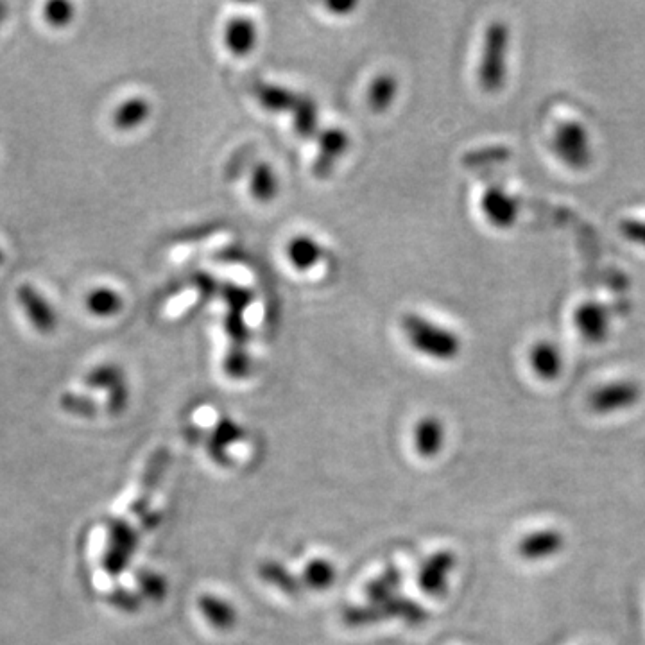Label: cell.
Returning a JSON list of instances; mask_svg holds the SVG:
<instances>
[{
  "label": "cell",
  "mask_w": 645,
  "mask_h": 645,
  "mask_svg": "<svg viewBox=\"0 0 645 645\" xmlns=\"http://www.w3.org/2000/svg\"><path fill=\"white\" fill-rule=\"evenodd\" d=\"M511 29L504 20H493L482 35L477 81L482 92L495 95L508 85Z\"/></svg>",
  "instance_id": "6da1fadb"
},
{
  "label": "cell",
  "mask_w": 645,
  "mask_h": 645,
  "mask_svg": "<svg viewBox=\"0 0 645 645\" xmlns=\"http://www.w3.org/2000/svg\"><path fill=\"white\" fill-rule=\"evenodd\" d=\"M405 336L416 352L436 361H454L463 350L461 337L456 332L432 323L418 314H407L402 319Z\"/></svg>",
  "instance_id": "7a4b0ae2"
},
{
  "label": "cell",
  "mask_w": 645,
  "mask_h": 645,
  "mask_svg": "<svg viewBox=\"0 0 645 645\" xmlns=\"http://www.w3.org/2000/svg\"><path fill=\"white\" fill-rule=\"evenodd\" d=\"M549 146L558 162L570 171H586L594 162L592 133L576 119L558 122L552 129Z\"/></svg>",
  "instance_id": "3957f363"
},
{
  "label": "cell",
  "mask_w": 645,
  "mask_h": 645,
  "mask_svg": "<svg viewBox=\"0 0 645 645\" xmlns=\"http://www.w3.org/2000/svg\"><path fill=\"white\" fill-rule=\"evenodd\" d=\"M642 396H644V389L637 380H611L595 387L588 396V407L592 413L599 416H610V414L624 413L637 407Z\"/></svg>",
  "instance_id": "277c9868"
},
{
  "label": "cell",
  "mask_w": 645,
  "mask_h": 645,
  "mask_svg": "<svg viewBox=\"0 0 645 645\" xmlns=\"http://www.w3.org/2000/svg\"><path fill=\"white\" fill-rule=\"evenodd\" d=\"M481 212L493 228L511 230L520 219L522 201L504 187L491 185L482 192Z\"/></svg>",
  "instance_id": "5b68a950"
},
{
  "label": "cell",
  "mask_w": 645,
  "mask_h": 645,
  "mask_svg": "<svg viewBox=\"0 0 645 645\" xmlns=\"http://www.w3.org/2000/svg\"><path fill=\"white\" fill-rule=\"evenodd\" d=\"M577 334L586 343H606L611 336V312L602 301L586 300L577 305L572 316Z\"/></svg>",
  "instance_id": "8992f818"
},
{
  "label": "cell",
  "mask_w": 645,
  "mask_h": 645,
  "mask_svg": "<svg viewBox=\"0 0 645 645\" xmlns=\"http://www.w3.org/2000/svg\"><path fill=\"white\" fill-rule=\"evenodd\" d=\"M567 547V536L559 529L547 527L527 533L516 543V554L529 563L556 558Z\"/></svg>",
  "instance_id": "52a82bcc"
},
{
  "label": "cell",
  "mask_w": 645,
  "mask_h": 645,
  "mask_svg": "<svg viewBox=\"0 0 645 645\" xmlns=\"http://www.w3.org/2000/svg\"><path fill=\"white\" fill-rule=\"evenodd\" d=\"M318 146V156L312 165V174L318 180H325L334 171L339 158L348 151L350 137L341 128L323 129L318 133Z\"/></svg>",
  "instance_id": "ba28073f"
},
{
  "label": "cell",
  "mask_w": 645,
  "mask_h": 645,
  "mask_svg": "<svg viewBox=\"0 0 645 645\" xmlns=\"http://www.w3.org/2000/svg\"><path fill=\"white\" fill-rule=\"evenodd\" d=\"M457 565L454 552L439 551L432 554L420 568V586L425 594L441 597L447 594L448 579Z\"/></svg>",
  "instance_id": "9c48e42d"
},
{
  "label": "cell",
  "mask_w": 645,
  "mask_h": 645,
  "mask_svg": "<svg viewBox=\"0 0 645 645\" xmlns=\"http://www.w3.org/2000/svg\"><path fill=\"white\" fill-rule=\"evenodd\" d=\"M534 375L543 382H554L563 375L565 357L558 344L552 341H536L527 355Z\"/></svg>",
  "instance_id": "30bf717a"
},
{
  "label": "cell",
  "mask_w": 645,
  "mask_h": 645,
  "mask_svg": "<svg viewBox=\"0 0 645 645\" xmlns=\"http://www.w3.org/2000/svg\"><path fill=\"white\" fill-rule=\"evenodd\" d=\"M17 296L22 309L26 310L27 318L36 328V332H40L43 336H49L56 330V325H58L56 312L49 305V301L45 300L33 285H22L18 289Z\"/></svg>",
  "instance_id": "8fae6325"
},
{
  "label": "cell",
  "mask_w": 645,
  "mask_h": 645,
  "mask_svg": "<svg viewBox=\"0 0 645 645\" xmlns=\"http://www.w3.org/2000/svg\"><path fill=\"white\" fill-rule=\"evenodd\" d=\"M224 47L233 56H248L257 45V27L248 17H235L224 26Z\"/></svg>",
  "instance_id": "7c38bea8"
},
{
  "label": "cell",
  "mask_w": 645,
  "mask_h": 645,
  "mask_svg": "<svg viewBox=\"0 0 645 645\" xmlns=\"http://www.w3.org/2000/svg\"><path fill=\"white\" fill-rule=\"evenodd\" d=\"M447 430L436 416H427L414 427V448L422 457L438 456L445 447Z\"/></svg>",
  "instance_id": "4fadbf2b"
},
{
  "label": "cell",
  "mask_w": 645,
  "mask_h": 645,
  "mask_svg": "<svg viewBox=\"0 0 645 645\" xmlns=\"http://www.w3.org/2000/svg\"><path fill=\"white\" fill-rule=\"evenodd\" d=\"M287 258L296 271L307 273L321 262L323 248L310 235H296L287 244Z\"/></svg>",
  "instance_id": "5bb4252c"
},
{
  "label": "cell",
  "mask_w": 645,
  "mask_h": 645,
  "mask_svg": "<svg viewBox=\"0 0 645 645\" xmlns=\"http://www.w3.org/2000/svg\"><path fill=\"white\" fill-rule=\"evenodd\" d=\"M199 611L215 629H232L237 624V610L232 602L219 595H203L198 601Z\"/></svg>",
  "instance_id": "9a60e30c"
},
{
  "label": "cell",
  "mask_w": 645,
  "mask_h": 645,
  "mask_svg": "<svg viewBox=\"0 0 645 645\" xmlns=\"http://www.w3.org/2000/svg\"><path fill=\"white\" fill-rule=\"evenodd\" d=\"M255 95L258 103L262 104L267 112L275 113L293 112L300 99V95L273 83H257Z\"/></svg>",
  "instance_id": "2e32d148"
},
{
  "label": "cell",
  "mask_w": 645,
  "mask_h": 645,
  "mask_svg": "<svg viewBox=\"0 0 645 645\" xmlns=\"http://www.w3.org/2000/svg\"><path fill=\"white\" fill-rule=\"evenodd\" d=\"M151 104L146 97H131L113 112V126L119 131H131L149 119Z\"/></svg>",
  "instance_id": "e0dca14e"
},
{
  "label": "cell",
  "mask_w": 645,
  "mask_h": 645,
  "mask_svg": "<svg viewBox=\"0 0 645 645\" xmlns=\"http://www.w3.org/2000/svg\"><path fill=\"white\" fill-rule=\"evenodd\" d=\"M251 196L260 203H271L278 196L280 180L275 169L267 162H258L251 169L250 178Z\"/></svg>",
  "instance_id": "ac0fdd59"
},
{
  "label": "cell",
  "mask_w": 645,
  "mask_h": 645,
  "mask_svg": "<svg viewBox=\"0 0 645 645\" xmlns=\"http://www.w3.org/2000/svg\"><path fill=\"white\" fill-rule=\"evenodd\" d=\"M398 94V81L393 74H380L371 81L368 88V106L375 113L386 112L391 108Z\"/></svg>",
  "instance_id": "d6986e66"
},
{
  "label": "cell",
  "mask_w": 645,
  "mask_h": 645,
  "mask_svg": "<svg viewBox=\"0 0 645 645\" xmlns=\"http://www.w3.org/2000/svg\"><path fill=\"white\" fill-rule=\"evenodd\" d=\"M293 126L296 135L301 138H312L318 135V106L307 95H300L298 104L293 110Z\"/></svg>",
  "instance_id": "ffe728a7"
},
{
  "label": "cell",
  "mask_w": 645,
  "mask_h": 645,
  "mask_svg": "<svg viewBox=\"0 0 645 645\" xmlns=\"http://www.w3.org/2000/svg\"><path fill=\"white\" fill-rule=\"evenodd\" d=\"M86 307L97 318H112L121 312L124 300L117 291L108 287H99L86 296Z\"/></svg>",
  "instance_id": "44dd1931"
},
{
  "label": "cell",
  "mask_w": 645,
  "mask_h": 645,
  "mask_svg": "<svg viewBox=\"0 0 645 645\" xmlns=\"http://www.w3.org/2000/svg\"><path fill=\"white\" fill-rule=\"evenodd\" d=\"M305 586H309L312 592H323L328 590L330 586L334 585L336 581L337 570L334 563H330L328 559L316 558L310 561L309 565L305 567V572L301 574Z\"/></svg>",
  "instance_id": "7402d4cb"
},
{
  "label": "cell",
  "mask_w": 645,
  "mask_h": 645,
  "mask_svg": "<svg viewBox=\"0 0 645 645\" xmlns=\"http://www.w3.org/2000/svg\"><path fill=\"white\" fill-rule=\"evenodd\" d=\"M244 434H242V429L237 425V423L228 420V418H223L221 422L215 425L214 432L212 436L208 439V448H210V454L221 461L224 457V450L226 447H232V443H235L237 439H241ZM214 459V461H215Z\"/></svg>",
  "instance_id": "603a6c76"
},
{
  "label": "cell",
  "mask_w": 645,
  "mask_h": 645,
  "mask_svg": "<svg viewBox=\"0 0 645 645\" xmlns=\"http://www.w3.org/2000/svg\"><path fill=\"white\" fill-rule=\"evenodd\" d=\"M126 382L124 371L117 364H101L95 366L94 370L88 371L85 377V384L94 389H108L112 391L113 387L121 386Z\"/></svg>",
  "instance_id": "cb8c5ba5"
},
{
  "label": "cell",
  "mask_w": 645,
  "mask_h": 645,
  "mask_svg": "<svg viewBox=\"0 0 645 645\" xmlns=\"http://www.w3.org/2000/svg\"><path fill=\"white\" fill-rule=\"evenodd\" d=\"M223 368L230 379H246L251 373L250 353L244 346H232L224 357Z\"/></svg>",
  "instance_id": "d4e9b609"
},
{
  "label": "cell",
  "mask_w": 645,
  "mask_h": 645,
  "mask_svg": "<svg viewBox=\"0 0 645 645\" xmlns=\"http://www.w3.org/2000/svg\"><path fill=\"white\" fill-rule=\"evenodd\" d=\"M223 300L228 305V312H239L244 314V310L248 309L253 301V291L248 287H241V285L226 284L219 289Z\"/></svg>",
  "instance_id": "484cf974"
},
{
  "label": "cell",
  "mask_w": 645,
  "mask_h": 645,
  "mask_svg": "<svg viewBox=\"0 0 645 645\" xmlns=\"http://www.w3.org/2000/svg\"><path fill=\"white\" fill-rule=\"evenodd\" d=\"M224 330L230 337L232 346H244L246 348L248 339H250V328H248V323L244 319V314L228 312L226 318H224Z\"/></svg>",
  "instance_id": "4316f807"
},
{
  "label": "cell",
  "mask_w": 645,
  "mask_h": 645,
  "mask_svg": "<svg viewBox=\"0 0 645 645\" xmlns=\"http://www.w3.org/2000/svg\"><path fill=\"white\" fill-rule=\"evenodd\" d=\"M63 411L70 414H78L81 418H92L97 413V405L92 398L78 395V393H63L60 398Z\"/></svg>",
  "instance_id": "83f0119b"
},
{
  "label": "cell",
  "mask_w": 645,
  "mask_h": 645,
  "mask_svg": "<svg viewBox=\"0 0 645 645\" xmlns=\"http://www.w3.org/2000/svg\"><path fill=\"white\" fill-rule=\"evenodd\" d=\"M619 233L629 244L645 250V217H624L619 221Z\"/></svg>",
  "instance_id": "f1b7e54d"
},
{
  "label": "cell",
  "mask_w": 645,
  "mask_h": 645,
  "mask_svg": "<svg viewBox=\"0 0 645 645\" xmlns=\"http://www.w3.org/2000/svg\"><path fill=\"white\" fill-rule=\"evenodd\" d=\"M45 20L51 24V26L63 27L69 24L70 20L74 18V6L70 2H61V0H56V2H49L45 6Z\"/></svg>",
  "instance_id": "f546056e"
},
{
  "label": "cell",
  "mask_w": 645,
  "mask_h": 645,
  "mask_svg": "<svg viewBox=\"0 0 645 645\" xmlns=\"http://www.w3.org/2000/svg\"><path fill=\"white\" fill-rule=\"evenodd\" d=\"M196 287H198L201 293L207 294V296L208 294L217 293V282H215L212 276L203 275V273L196 276Z\"/></svg>",
  "instance_id": "4dcf8cb0"
},
{
  "label": "cell",
  "mask_w": 645,
  "mask_h": 645,
  "mask_svg": "<svg viewBox=\"0 0 645 645\" xmlns=\"http://www.w3.org/2000/svg\"><path fill=\"white\" fill-rule=\"evenodd\" d=\"M327 8L332 11V13H336V15H346V13H350L352 9L357 8V4L355 2H328Z\"/></svg>",
  "instance_id": "1f68e13d"
},
{
  "label": "cell",
  "mask_w": 645,
  "mask_h": 645,
  "mask_svg": "<svg viewBox=\"0 0 645 645\" xmlns=\"http://www.w3.org/2000/svg\"><path fill=\"white\" fill-rule=\"evenodd\" d=\"M6 15H8V6L6 4H0V24L4 22Z\"/></svg>",
  "instance_id": "d6a6232c"
},
{
  "label": "cell",
  "mask_w": 645,
  "mask_h": 645,
  "mask_svg": "<svg viewBox=\"0 0 645 645\" xmlns=\"http://www.w3.org/2000/svg\"><path fill=\"white\" fill-rule=\"evenodd\" d=\"M4 260H6V255H4V251L0 250V266L4 264Z\"/></svg>",
  "instance_id": "836d02e7"
}]
</instances>
